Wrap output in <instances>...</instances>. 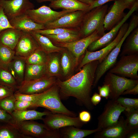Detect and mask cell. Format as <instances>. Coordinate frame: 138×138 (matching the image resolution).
<instances>
[{"label": "cell", "mask_w": 138, "mask_h": 138, "mask_svg": "<svg viewBox=\"0 0 138 138\" xmlns=\"http://www.w3.org/2000/svg\"><path fill=\"white\" fill-rule=\"evenodd\" d=\"M99 63L98 60H95L85 64L79 72L65 80L57 79L56 83L62 97H74L87 109H93L90 95Z\"/></svg>", "instance_id": "6da1fadb"}, {"label": "cell", "mask_w": 138, "mask_h": 138, "mask_svg": "<svg viewBox=\"0 0 138 138\" xmlns=\"http://www.w3.org/2000/svg\"><path fill=\"white\" fill-rule=\"evenodd\" d=\"M108 7L107 5L104 4L85 14L79 28V33L81 38L89 35L95 31L103 35L105 33L104 20Z\"/></svg>", "instance_id": "7a4b0ae2"}, {"label": "cell", "mask_w": 138, "mask_h": 138, "mask_svg": "<svg viewBox=\"0 0 138 138\" xmlns=\"http://www.w3.org/2000/svg\"><path fill=\"white\" fill-rule=\"evenodd\" d=\"M42 107L54 113H62L72 117L75 113L68 109L62 103L59 88L56 83L47 90L42 92L31 108Z\"/></svg>", "instance_id": "3957f363"}, {"label": "cell", "mask_w": 138, "mask_h": 138, "mask_svg": "<svg viewBox=\"0 0 138 138\" xmlns=\"http://www.w3.org/2000/svg\"><path fill=\"white\" fill-rule=\"evenodd\" d=\"M16 126L24 135L30 138H59L61 137L59 130H52L44 124L33 120L16 123Z\"/></svg>", "instance_id": "277c9868"}, {"label": "cell", "mask_w": 138, "mask_h": 138, "mask_svg": "<svg viewBox=\"0 0 138 138\" xmlns=\"http://www.w3.org/2000/svg\"><path fill=\"white\" fill-rule=\"evenodd\" d=\"M128 29L121 40L115 47L99 63L96 68L93 86H95L103 75L116 63L121 49L125 39L135 28L132 23L129 25Z\"/></svg>", "instance_id": "5b68a950"}, {"label": "cell", "mask_w": 138, "mask_h": 138, "mask_svg": "<svg viewBox=\"0 0 138 138\" xmlns=\"http://www.w3.org/2000/svg\"><path fill=\"white\" fill-rule=\"evenodd\" d=\"M103 84L109 86V98L110 99L116 100L125 90L138 84V80L128 79L108 72L105 76Z\"/></svg>", "instance_id": "8992f818"}, {"label": "cell", "mask_w": 138, "mask_h": 138, "mask_svg": "<svg viewBox=\"0 0 138 138\" xmlns=\"http://www.w3.org/2000/svg\"><path fill=\"white\" fill-rule=\"evenodd\" d=\"M125 109L116 100H109L98 118L97 128L101 130L116 124Z\"/></svg>", "instance_id": "52a82bcc"}, {"label": "cell", "mask_w": 138, "mask_h": 138, "mask_svg": "<svg viewBox=\"0 0 138 138\" xmlns=\"http://www.w3.org/2000/svg\"><path fill=\"white\" fill-rule=\"evenodd\" d=\"M138 2L136 1L128 13L122 19L109 31L98 39L92 43L87 49L88 51L94 52L101 49L110 43L115 38L121 27L137 9Z\"/></svg>", "instance_id": "ba28073f"}, {"label": "cell", "mask_w": 138, "mask_h": 138, "mask_svg": "<svg viewBox=\"0 0 138 138\" xmlns=\"http://www.w3.org/2000/svg\"><path fill=\"white\" fill-rule=\"evenodd\" d=\"M129 26L128 24L125 22L114 39L109 44L99 50L90 52L87 49L78 69L80 70L85 64L95 60H98L99 63L101 62L118 43L127 31Z\"/></svg>", "instance_id": "9c48e42d"}, {"label": "cell", "mask_w": 138, "mask_h": 138, "mask_svg": "<svg viewBox=\"0 0 138 138\" xmlns=\"http://www.w3.org/2000/svg\"><path fill=\"white\" fill-rule=\"evenodd\" d=\"M138 54L123 55L109 72L133 79H137Z\"/></svg>", "instance_id": "30bf717a"}, {"label": "cell", "mask_w": 138, "mask_h": 138, "mask_svg": "<svg viewBox=\"0 0 138 138\" xmlns=\"http://www.w3.org/2000/svg\"><path fill=\"white\" fill-rule=\"evenodd\" d=\"M73 12L65 9L56 11L52 10L49 6L43 5L37 9L28 10L25 13L35 22L45 25Z\"/></svg>", "instance_id": "8fae6325"}, {"label": "cell", "mask_w": 138, "mask_h": 138, "mask_svg": "<svg viewBox=\"0 0 138 138\" xmlns=\"http://www.w3.org/2000/svg\"><path fill=\"white\" fill-rule=\"evenodd\" d=\"M55 77L47 75L30 80L24 81L15 92L24 94H33L42 93L50 88L56 83Z\"/></svg>", "instance_id": "7c38bea8"}, {"label": "cell", "mask_w": 138, "mask_h": 138, "mask_svg": "<svg viewBox=\"0 0 138 138\" xmlns=\"http://www.w3.org/2000/svg\"><path fill=\"white\" fill-rule=\"evenodd\" d=\"M43 120L44 124L50 129L59 130L68 126L81 127L84 123L80 121L78 117H73L60 113L51 112L46 116Z\"/></svg>", "instance_id": "4fadbf2b"}, {"label": "cell", "mask_w": 138, "mask_h": 138, "mask_svg": "<svg viewBox=\"0 0 138 138\" xmlns=\"http://www.w3.org/2000/svg\"><path fill=\"white\" fill-rule=\"evenodd\" d=\"M103 35L95 31L89 35L71 42L59 43L55 45L68 50L74 56L78 62L79 59L85 52L89 45L93 42L98 39Z\"/></svg>", "instance_id": "5bb4252c"}, {"label": "cell", "mask_w": 138, "mask_h": 138, "mask_svg": "<svg viewBox=\"0 0 138 138\" xmlns=\"http://www.w3.org/2000/svg\"><path fill=\"white\" fill-rule=\"evenodd\" d=\"M0 6L9 20L34 7V4L29 0H0Z\"/></svg>", "instance_id": "9a60e30c"}, {"label": "cell", "mask_w": 138, "mask_h": 138, "mask_svg": "<svg viewBox=\"0 0 138 138\" xmlns=\"http://www.w3.org/2000/svg\"><path fill=\"white\" fill-rule=\"evenodd\" d=\"M87 12L78 10L66 14L44 25L45 29L58 28H79L83 17Z\"/></svg>", "instance_id": "2e32d148"}, {"label": "cell", "mask_w": 138, "mask_h": 138, "mask_svg": "<svg viewBox=\"0 0 138 138\" xmlns=\"http://www.w3.org/2000/svg\"><path fill=\"white\" fill-rule=\"evenodd\" d=\"M129 8L124 0H116L104 18V28L105 31H109L118 24L125 14L124 10Z\"/></svg>", "instance_id": "e0dca14e"}, {"label": "cell", "mask_w": 138, "mask_h": 138, "mask_svg": "<svg viewBox=\"0 0 138 138\" xmlns=\"http://www.w3.org/2000/svg\"><path fill=\"white\" fill-rule=\"evenodd\" d=\"M39 48L37 42L30 32L22 31L15 49V54L26 58Z\"/></svg>", "instance_id": "ac0fdd59"}, {"label": "cell", "mask_w": 138, "mask_h": 138, "mask_svg": "<svg viewBox=\"0 0 138 138\" xmlns=\"http://www.w3.org/2000/svg\"><path fill=\"white\" fill-rule=\"evenodd\" d=\"M129 133L125 123V119L120 116L116 124L95 133L96 138H125Z\"/></svg>", "instance_id": "d6986e66"}, {"label": "cell", "mask_w": 138, "mask_h": 138, "mask_svg": "<svg viewBox=\"0 0 138 138\" xmlns=\"http://www.w3.org/2000/svg\"><path fill=\"white\" fill-rule=\"evenodd\" d=\"M9 20L11 25L13 28L23 31L30 32L45 29L44 25L35 22L25 13Z\"/></svg>", "instance_id": "ffe728a7"}, {"label": "cell", "mask_w": 138, "mask_h": 138, "mask_svg": "<svg viewBox=\"0 0 138 138\" xmlns=\"http://www.w3.org/2000/svg\"><path fill=\"white\" fill-rule=\"evenodd\" d=\"M26 63L25 58L15 55L7 68L19 86L24 81Z\"/></svg>", "instance_id": "44dd1931"}, {"label": "cell", "mask_w": 138, "mask_h": 138, "mask_svg": "<svg viewBox=\"0 0 138 138\" xmlns=\"http://www.w3.org/2000/svg\"><path fill=\"white\" fill-rule=\"evenodd\" d=\"M60 53L62 76L66 77L73 71L78 62L73 55L66 48H64Z\"/></svg>", "instance_id": "7402d4cb"}, {"label": "cell", "mask_w": 138, "mask_h": 138, "mask_svg": "<svg viewBox=\"0 0 138 138\" xmlns=\"http://www.w3.org/2000/svg\"><path fill=\"white\" fill-rule=\"evenodd\" d=\"M90 5L77 0H56L51 2L49 6L54 9H63L73 11L81 10L87 12Z\"/></svg>", "instance_id": "603a6c76"}, {"label": "cell", "mask_w": 138, "mask_h": 138, "mask_svg": "<svg viewBox=\"0 0 138 138\" xmlns=\"http://www.w3.org/2000/svg\"><path fill=\"white\" fill-rule=\"evenodd\" d=\"M22 31L14 28L6 29L0 32V44L15 50Z\"/></svg>", "instance_id": "cb8c5ba5"}, {"label": "cell", "mask_w": 138, "mask_h": 138, "mask_svg": "<svg viewBox=\"0 0 138 138\" xmlns=\"http://www.w3.org/2000/svg\"><path fill=\"white\" fill-rule=\"evenodd\" d=\"M51 112H40L34 110L20 111L15 110L11 114L16 123L23 121L37 120H42L43 117Z\"/></svg>", "instance_id": "d4e9b609"}, {"label": "cell", "mask_w": 138, "mask_h": 138, "mask_svg": "<svg viewBox=\"0 0 138 138\" xmlns=\"http://www.w3.org/2000/svg\"><path fill=\"white\" fill-rule=\"evenodd\" d=\"M30 32L36 40L40 48L47 54L60 53L64 48L55 45L45 36L34 31Z\"/></svg>", "instance_id": "484cf974"}, {"label": "cell", "mask_w": 138, "mask_h": 138, "mask_svg": "<svg viewBox=\"0 0 138 138\" xmlns=\"http://www.w3.org/2000/svg\"><path fill=\"white\" fill-rule=\"evenodd\" d=\"M58 53H54L48 54L46 63L47 76L59 77L62 76L60 55Z\"/></svg>", "instance_id": "4316f807"}, {"label": "cell", "mask_w": 138, "mask_h": 138, "mask_svg": "<svg viewBox=\"0 0 138 138\" xmlns=\"http://www.w3.org/2000/svg\"><path fill=\"white\" fill-rule=\"evenodd\" d=\"M120 56L138 54V28L135 29L126 38Z\"/></svg>", "instance_id": "83f0119b"}, {"label": "cell", "mask_w": 138, "mask_h": 138, "mask_svg": "<svg viewBox=\"0 0 138 138\" xmlns=\"http://www.w3.org/2000/svg\"><path fill=\"white\" fill-rule=\"evenodd\" d=\"M46 75V64H26L24 81L34 80Z\"/></svg>", "instance_id": "f1b7e54d"}, {"label": "cell", "mask_w": 138, "mask_h": 138, "mask_svg": "<svg viewBox=\"0 0 138 138\" xmlns=\"http://www.w3.org/2000/svg\"><path fill=\"white\" fill-rule=\"evenodd\" d=\"M98 128L91 130H82L73 126L63 128L60 132L61 137L65 138H83L100 131Z\"/></svg>", "instance_id": "f546056e"}, {"label": "cell", "mask_w": 138, "mask_h": 138, "mask_svg": "<svg viewBox=\"0 0 138 138\" xmlns=\"http://www.w3.org/2000/svg\"><path fill=\"white\" fill-rule=\"evenodd\" d=\"M0 138H30L22 134L17 126L0 122Z\"/></svg>", "instance_id": "4dcf8cb0"}, {"label": "cell", "mask_w": 138, "mask_h": 138, "mask_svg": "<svg viewBox=\"0 0 138 138\" xmlns=\"http://www.w3.org/2000/svg\"><path fill=\"white\" fill-rule=\"evenodd\" d=\"M54 44L72 42L81 38L79 34L65 32L57 35L45 36Z\"/></svg>", "instance_id": "1f68e13d"}, {"label": "cell", "mask_w": 138, "mask_h": 138, "mask_svg": "<svg viewBox=\"0 0 138 138\" xmlns=\"http://www.w3.org/2000/svg\"><path fill=\"white\" fill-rule=\"evenodd\" d=\"M48 55L39 48L25 58L26 63L31 64H46Z\"/></svg>", "instance_id": "d6a6232c"}, {"label": "cell", "mask_w": 138, "mask_h": 138, "mask_svg": "<svg viewBox=\"0 0 138 138\" xmlns=\"http://www.w3.org/2000/svg\"><path fill=\"white\" fill-rule=\"evenodd\" d=\"M0 85L11 87L16 90L18 85L7 68L0 66Z\"/></svg>", "instance_id": "836d02e7"}, {"label": "cell", "mask_w": 138, "mask_h": 138, "mask_svg": "<svg viewBox=\"0 0 138 138\" xmlns=\"http://www.w3.org/2000/svg\"><path fill=\"white\" fill-rule=\"evenodd\" d=\"M126 118L125 120L126 128L129 132L138 128V109L125 111Z\"/></svg>", "instance_id": "e575fe53"}, {"label": "cell", "mask_w": 138, "mask_h": 138, "mask_svg": "<svg viewBox=\"0 0 138 138\" xmlns=\"http://www.w3.org/2000/svg\"><path fill=\"white\" fill-rule=\"evenodd\" d=\"M15 55V50L0 44V66L7 68Z\"/></svg>", "instance_id": "d590c367"}, {"label": "cell", "mask_w": 138, "mask_h": 138, "mask_svg": "<svg viewBox=\"0 0 138 138\" xmlns=\"http://www.w3.org/2000/svg\"><path fill=\"white\" fill-rule=\"evenodd\" d=\"M34 31L42 35H57L65 32H69L75 34H79V28H58L52 29L39 30Z\"/></svg>", "instance_id": "8d00e7d4"}, {"label": "cell", "mask_w": 138, "mask_h": 138, "mask_svg": "<svg viewBox=\"0 0 138 138\" xmlns=\"http://www.w3.org/2000/svg\"><path fill=\"white\" fill-rule=\"evenodd\" d=\"M16 100L14 94L0 99V107L11 114L16 110Z\"/></svg>", "instance_id": "74e56055"}, {"label": "cell", "mask_w": 138, "mask_h": 138, "mask_svg": "<svg viewBox=\"0 0 138 138\" xmlns=\"http://www.w3.org/2000/svg\"><path fill=\"white\" fill-rule=\"evenodd\" d=\"M116 100L125 108V111L138 109V99L119 97Z\"/></svg>", "instance_id": "f35d334b"}, {"label": "cell", "mask_w": 138, "mask_h": 138, "mask_svg": "<svg viewBox=\"0 0 138 138\" xmlns=\"http://www.w3.org/2000/svg\"><path fill=\"white\" fill-rule=\"evenodd\" d=\"M41 93L33 94H24L15 92L14 95L16 100L32 102L33 103L38 98Z\"/></svg>", "instance_id": "ab89813d"}, {"label": "cell", "mask_w": 138, "mask_h": 138, "mask_svg": "<svg viewBox=\"0 0 138 138\" xmlns=\"http://www.w3.org/2000/svg\"><path fill=\"white\" fill-rule=\"evenodd\" d=\"M9 28H14L11 25L3 9L0 6V32L6 29Z\"/></svg>", "instance_id": "60d3db41"}, {"label": "cell", "mask_w": 138, "mask_h": 138, "mask_svg": "<svg viewBox=\"0 0 138 138\" xmlns=\"http://www.w3.org/2000/svg\"><path fill=\"white\" fill-rule=\"evenodd\" d=\"M0 122L16 126V122L11 114L0 107Z\"/></svg>", "instance_id": "b9f144b4"}, {"label": "cell", "mask_w": 138, "mask_h": 138, "mask_svg": "<svg viewBox=\"0 0 138 138\" xmlns=\"http://www.w3.org/2000/svg\"><path fill=\"white\" fill-rule=\"evenodd\" d=\"M15 91L11 87L0 85V99L14 95Z\"/></svg>", "instance_id": "7bdbcfd3"}, {"label": "cell", "mask_w": 138, "mask_h": 138, "mask_svg": "<svg viewBox=\"0 0 138 138\" xmlns=\"http://www.w3.org/2000/svg\"><path fill=\"white\" fill-rule=\"evenodd\" d=\"M33 103L24 101L16 100L15 103L16 110L22 111L27 110L28 108H31Z\"/></svg>", "instance_id": "ee69618b"}, {"label": "cell", "mask_w": 138, "mask_h": 138, "mask_svg": "<svg viewBox=\"0 0 138 138\" xmlns=\"http://www.w3.org/2000/svg\"><path fill=\"white\" fill-rule=\"evenodd\" d=\"M98 89L99 94L101 97L105 98L106 99L109 98L110 89L108 85L103 84V85L101 86H99Z\"/></svg>", "instance_id": "f6af8a7d"}, {"label": "cell", "mask_w": 138, "mask_h": 138, "mask_svg": "<svg viewBox=\"0 0 138 138\" xmlns=\"http://www.w3.org/2000/svg\"><path fill=\"white\" fill-rule=\"evenodd\" d=\"M78 117L80 121L84 123L89 122L91 118L90 113L85 110L79 112Z\"/></svg>", "instance_id": "bcb514c9"}, {"label": "cell", "mask_w": 138, "mask_h": 138, "mask_svg": "<svg viewBox=\"0 0 138 138\" xmlns=\"http://www.w3.org/2000/svg\"><path fill=\"white\" fill-rule=\"evenodd\" d=\"M116 0H95L90 5L87 12L94 8L103 5L108 2Z\"/></svg>", "instance_id": "7dc6e473"}, {"label": "cell", "mask_w": 138, "mask_h": 138, "mask_svg": "<svg viewBox=\"0 0 138 138\" xmlns=\"http://www.w3.org/2000/svg\"><path fill=\"white\" fill-rule=\"evenodd\" d=\"M101 97L100 95L97 93H95L90 98V100L94 106H96L101 101Z\"/></svg>", "instance_id": "c3c4849f"}, {"label": "cell", "mask_w": 138, "mask_h": 138, "mask_svg": "<svg viewBox=\"0 0 138 138\" xmlns=\"http://www.w3.org/2000/svg\"><path fill=\"white\" fill-rule=\"evenodd\" d=\"M138 94V84L134 87L125 90L122 95H136Z\"/></svg>", "instance_id": "681fc988"}, {"label": "cell", "mask_w": 138, "mask_h": 138, "mask_svg": "<svg viewBox=\"0 0 138 138\" xmlns=\"http://www.w3.org/2000/svg\"><path fill=\"white\" fill-rule=\"evenodd\" d=\"M125 138H138V129L130 131L127 135Z\"/></svg>", "instance_id": "f907efd6"}, {"label": "cell", "mask_w": 138, "mask_h": 138, "mask_svg": "<svg viewBox=\"0 0 138 138\" xmlns=\"http://www.w3.org/2000/svg\"><path fill=\"white\" fill-rule=\"evenodd\" d=\"M125 2L128 5L129 9L131 8L133 4L136 1L135 0H124Z\"/></svg>", "instance_id": "816d5d0a"}, {"label": "cell", "mask_w": 138, "mask_h": 138, "mask_svg": "<svg viewBox=\"0 0 138 138\" xmlns=\"http://www.w3.org/2000/svg\"><path fill=\"white\" fill-rule=\"evenodd\" d=\"M84 3L90 5L95 0H77Z\"/></svg>", "instance_id": "f5cc1de1"}, {"label": "cell", "mask_w": 138, "mask_h": 138, "mask_svg": "<svg viewBox=\"0 0 138 138\" xmlns=\"http://www.w3.org/2000/svg\"><path fill=\"white\" fill-rule=\"evenodd\" d=\"M38 3H41L45 2H50L56 0H36Z\"/></svg>", "instance_id": "db71d44e"}, {"label": "cell", "mask_w": 138, "mask_h": 138, "mask_svg": "<svg viewBox=\"0 0 138 138\" xmlns=\"http://www.w3.org/2000/svg\"></svg>", "instance_id": "11a10c76"}]
</instances>
